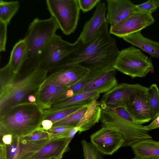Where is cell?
<instances>
[{
  "mask_svg": "<svg viewBox=\"0 0 159 159\" xmlns=\"http://www.w3.org/2000/svg\"><path fill=\"white\" fill-rule=\"evenodd\" d=\"M0 137L7 134L23 138L40 128L44 111L28 102L14 105L0 113Z\"/></svg>",
  "mask_w": 159,
  "mask_h": 159,
  "instance_id": "obj_1",
  "label": "cell"
},
{
  "mask_svg": "<svg viewBox=\"0 0 159 159\" xmlns=\"http://www.w3.org/2000/svg\"><path fill=\"white\" fill-rule=\"evenodd\" d=\"M59 29L52 16L44 20L36 18L30 24L24 38L27 46V54L21 71L26 72L38 67L40 56Z\"/></svg>",
  "mask_w": 159,
  "mask_h": 159,
  "instance_id": "obj_2",
  "label": "cell"
},
{
  "mask_svg": "<svg viewBox=\"0 0 159 159\" xmlns=\"http://www.w3.org/2000/svg\"><path fill=\"white\" fill-rule=\"evenodd\" d=\"M48 73L37 67L23 73L22 78H16L7 90L0 93V113L14 105L27 102L30 95L36 96Z\"/></svg>",
  "mask_w": 159,
  "mask_h": 159,
  "instance_id": "obj_3",
  "label": "cell"
},
{
  "mask_svg": "<svg viewBox=\"0 0 159 159\" xmlns=\"http://www.w3.org/2000/svg\"><path fill=\"white\" fill-rule=\"evenodd\" d=\"M83 45L78 39L71 43L55 34L40 56L38 67L48 73L62 69Z\"/></svg>",
  "mask_w": 159,
  "mask_h": 159,
  "instance_id": "obj_4",
  "label": "cell"
},
{
  "mask_svg": "<svg viewBox=\"0 0 159 159\" xmlns=\"http://www.w3.org/2000/svg\"><path fill=\"white\" fill-rule=\"evenodd\" d=\"M101 107L100 121L102 126L114 129L121 134L124 141L122 147H131L141 140L152 138L145 126L125 119L108 108Z\"/></svg>",
  "mask_w": 159,
  "mask_h": 159,
  "instance_id": "obj_5",
  "label": "cell"
},
{
  "mask_svg": "<svg viewBox=\"0 0 159 159\" xmlns=\"http://www.w3.org/2000/svg\"><path fill=\"white\" fill-rule=\"evenodd\" d=\"M114 68L133 78L144 77L148 73L154 72L151 59L133 46L120 51Z\"/></svg>",
  "mask_w": 159,
  "mask_h": 159,
  "instance_id": "obj_6",
  "label": "cell"
},
{
  "mask_svg": "<svg viewBox=\"0 0 159 159\" xmlns=\"http://www.w3.org/2000/svg\"><path fill=\"white\" fill-rule=\"evenodd\" d=\"M47 9L59 28L66 35L74 33L79 21L80 11L78 0H47Z\"/></svg>",
  "mask_w": 159,
  "mask_h": 159,
  "instance_id": "obj_7",
  "label": "cell"
},
{
  "mask_svg": "<svg viewBox=\"0 0 159 159\" xmlns=\"http://www.w3.org/2000/svg\"><path fill=\"white\" fill-rule=\"evenodd\" d=\"M108 24L107 18L95 38L88 43L83 44L68 60L63 68L81 65L93 58L115 40L108 31Z\"/></svg>",
  "mask_w": 159,
  "mask_h": 159,
  "instance_id": "obj_8",
  "label": "cell"
},
{
  "mask_svg": "<svg viewBox=\"0 0 159 159\" xmlns=\"http://www.w3.org/2000/svg\"><path fill=\"white\" fill-rule=\"evenodd\" d=\"M155 20L152 14L146 11L138 10L124 20L110 27V34L120 38L141 31L152 25Z\"/></svg>",
  "mask_w": 159,
  "mask_h": 159,
  "instance_id": "obj_9",
  "label": "cell"
},
{
  "mask_svg": "<svg viewBox=\"0 0 159 159\" xmlns=\"http://www.w3.org/2000/svg\"><path fill=\"white\" fill-rule=\"evenodd\" d=\"M91 143L102 154L111 155L124 143V139L117 131L108 127L102 126L90 136Z\"/></svg>",
  "mask_w": 159,
  "mask_h": 159,
  "instance_id": "obj_10",
  "label": "cell"
},
{
  "mask_svg": "<svg viewBox=\"0 0 159 159\" xmlns=\"http://www.w3.org/2000/svg\"><path fill=\"white\" fill-rule=\"evenodd\" d=\"M89 71L88 69L80 65L59 69L51 73L40 88L49 84L69 88L85 77Z\"/></svg>",
  "mask_w": 159,
  "mask_h": 159,
  "instance_id": "obj_11",
  "label": "cell"
},
{
  "mask_svg": "<svg viewBox=\"0 0 159 159\" xmlns=\"http://www.w3.org/2000/svg\"><path fill=\"white\" fill-rule=\"evenodd\" d=\"M148 88L139 84H118L103 95L100 101L101 106L111 109L120 107H125V102L131 94L136 92L146 90Z\"/></svg>",
  "mask_w": 159,
  "mask_h": 159,
  "instance_id": "obj_12",
  "label": "cell"
},
{
  "mask_svg": "<svg viewBox=\"0 0 159 159\" xmlns=\"http://www.w3.org/2000/svg\"><path fill=\"white\" fill-rule=\"evenodd\" d=\"M147 89L132 94L125 103V107L131 116L133 122L139 125L151 120Z\"/></svg>",
  "mask_w": 159,
  "mask_h": 159,
  "instance_id": "obj_13",
  "label": "cell"
},
{
  "mask_svg": "<svg viewBox=\"0 0 159 159\" xmlns=\"http://www.w3.org/2000/svg\"><path fill=\"white\" fill-rule=\"evenodd\" d=\"M52 139L31 141L13 137L11 144L6 145L7 159H28Z\"/></svg>",
  "mask_w": 159,
  "mask_h": 159,
  "instance_id": "obj_14",
  "label": "cell"
},
{
  "mask_svg": "<svg viewBox=\"0 0 159 159\" xmlns=\"http://www.w3.org/2000/svg\"><path fill=\"white\" fill-rule=\"evenodd\" d=\"M107 9L104 2L101 1L97 5L93 16L85 23L78 38L83 44L88 43L95 38L107 19Z\"/></svg>",
  "mask_w": 159,
  "mask_h": 159,
  "instance_id": "obj_15",
  "label": "cell"
},
{
  "mask_svg": "<svg viewBox=\"0 0 159 159\" xmlns=\"http://www.w3.org/2000/svg\"><path fill=\"white\" fill-rule=\"evenodd\" d=\"M106 18L110 27L121 21L138 10L136 5L129 0H107Z\"/></svg>",
  "mask_w": 159,
  "mask_h": 159,
  "instance_id": "obj_16",
  "label": "cell"
},
{
  "mask_svg": "<svg viewBox=\"0 0 159 159\" xmlns=\"http://www.w3.org/2000/svg\"><path fill=\"white\" fill-rule=\"evenodd\" d=\"M68 138L52 139L28 159H51L70 148Z\"/></svg>",
  "mask_w": 159,
  "mask_h": 159,
  "instance_id": "obj_17",
  "label": "cell"
},
{
  "mask_svg": "<svg viewBox=\"0 0 159 159\" xmlns=\"http://www.w3.org/2000/svg\"><path fill=\"white\" fill-rule=\"evenodd\" d=\"M116 70L112 69L97 78L88 84L81 93L94 91L100 94L109 92L118 84L115 76Z\"/></svg>",
  "mask_w": 159,
  "mask_h": 159,
  "instance_id": "obj_18",
  "label": "cell"
},
{
  "mask_svg": "<svg viewBox=\"0 0 159 159\" xmlns=\"http://www.w3.org/2000/svg\"><path fill=\"white\" fill-rule=\"evenodd\" d=\"M68 88L54 84L41 87L36 94L35 103L43 110L49 109L54 101Z\"/></svg>",
  "mask_w": 159,
  "mask_h": 159,
  "instance_id": "obj_19",
  "label": "cell"
},
{
  "mask_svg": "<svg viewBox=\"0 0 159 159\" xmlns=\"http://www.w3.org/2000/svg\"><path fill=\"white\" fill-rule=\"evenodd\" d=\"M122 38L148 53L151 57L159 58V42L144 37L140 31L125 36Z\"/></svg>",
  "mask_w": 159,
  "mask_h": 159,
  "instance_id": "obj_20",
  "label": "cell"
},
{
  "mask_svg": "<svg viewBox=\"0 0 159 159\" xmlns=\"http://www.w3.org/2000/svg\"><path fill=\"white\" fill-rule=\"evenodd\" d=\"M101 102L93 100L87 105V111L81 120L75 126L79 134L86 131L99 122L101 117Z\"/></svg>",
  "mask_w": 159,
  "mask_h": 159,
  "instance_id": "obj_21",
  "label": "cell"
},
{
  "mask_svg": "<svg viewBox=\"0 0 159 159\" xmlns=\"http://www.w3.org/2000/svg\"><path fill=\"white\" fill-rule=\"evenodd\" d=\"M27 46L24 38L20 39L14 45L10 54L8 63L14 72L18 74L26 60Z\"/></svg>",
  "mask_w": 159,
  "mask_h": 159,
  "instance_id": "obj_22",
  "label": "cell"
},
{
  "mask_svg": "<svg viewBox=\"0 0 159 159\" xmlns=\"http://www.w3.org/2000/svg\"><path fill=\"white\" fill-rule=\"evenodd\" d=\"M100 96V94L97 92H81L65 101L52 105L49 109L44 110L51 111L68 107L82 104H87L93 100H97Z\"/></svg>",
  "mask_w": 159,
  "mask_h": 159,
  "instance_id": "obj_23",
  "label": "cell"
},
{
  "mask_svg": "<svg viewBox=\"0 0 159 159\" xmlns=\"http://www.w3.org/2000/svg\"><path fill=\"white\" fill-rule=\"evenodd\" d=\"M135 157L139 159L159 156V142L151 139L141 140L131 147Z\"/></svg>",
  "mask_w": 159,
  "mask_h": 159,
  "instance_id": "obj_24",
  "label": "cell"
},
{
  "mask_svg": "<svg viewBox=\"0 0 159 159\" xmlns=\"http://www.w3.org/2000/svg\"><path fill=\"white\" fill-rule=\"evenodd\" d=\"M88 104H82L68 107L51 111L43 110V120H49L54 123L64 118L73 112L84 107Z\"/></svg>",
  "mask_w": 159,
  "mask_h": 159,
  "instance_id": "obj_25",
  "label": "cell"
},
{
  "mask_svg": "<svg viewBox=\"0 0 159 159\" xmlns=\"http://www.w3.org/2000/svg\"><path fill=\"white\" fill-rule=\"evenodd\" d=\"M147 96L151 120L159 115V89L156 84L148 88Z\"/></svg>",
  "mask_w": 159,
  "mask_h": 159,
  "instance_id": "obj_26",
  "label": "cell"
},
{
  "mask_svg": "<svg viewBox=\"0 0 159 159\" xmlns=\"http://www.w3.org/2000/svg\"><path fill=\"white\" fill-rule=\"evenodd\" d=\"M20 2L18 1L6 2L0 0V21L8 24L18 11Z\"/></svg>",
  "mask_w": 159,
  "mask_h": 159,
  "instance_id": "obj_27",
  "label": "cell"
},
{
  "mask_svg": "<svg viewBox=\"0 0 159 159\" xmlns=\"http://www.w3.org/2000/svg\"><path fill=\"white\" fill-rule=\"evenodd\" d=\"M108 71L91 70L85 77L73 86L68 88L66 91L70 97L80 93L89 83Z\"/></svg>",
  "mask_w": 159,
  "mask_h": 159,
  "instance_id": "obj_28",
  "label": "cell"
},
{
  "mask_svg": "<svg viewBox=\"0 0 159 159\" xmlns=\"http://www.w3.org/2000/svg\"><path fill=\"white\" fill-rule=\"evenodd\" d=\"M8 63L0 70V93H2L11 85L17 77Z\"/></svg>",
  "mask_w": 159,
  "mask_h": 159,
  "instance_id": "obj_29",
  "label": "cell"
},
{
  "mask_svg": "<svg viewBox=\"0 0 159 159\" xmlns=\"http://www.w3.org/2000/svg\"><path fill=\"white\" fill-rule=\"evenodd\" d=\"M88 104L85 106L73 112L64 118L54 123L52 127H75L85 115L87 110Z\"/></svg>",
  "mask_w": 159,
  "mask_h": 159,
  "instance_id": "obj_30",
  "label": "cell"
},
{
  "mask_svg": "<svg viewBox=\"0 0 159 159\" xmlns=\"http://www.w3.org/2000/svg\"><path fill=\"white\" fill-rule=\"evenodd\" d=\"M81 143L84 159H104L102 154L91 143L83 140Z\"/></svg>",
  "mask_w": 159,
  "mask_h": 159,
  "instance_id": "obj_31",
  "label": "cell"
},
{
  "mask_svg": "<svg viewBox=\"0 0 159 159\" xmlns=\"http://www.w3.org/2000/svg\"><path fill=\"white\" fill-rule=\"evenodd\" d=\"M74 127L71 126H54L47 131L51 139L68 138L69 132Z\"/></svg>",
  "mask_w": 159,
  "mask_h": 159,
  "instance_id": "obj_32",
  "label": "cell"
},
{
  "mask_svg": "<svg viewBox=\"0 0 159 159\" xmlns=\"http://www.w3.org/2000/svg\"><path fill=\"white\" fill-rule=\"evenodd\" d=\"M23 138L26 140L31 141L51 139L47 130L43 129L42 127Z\"/></svg>",
  "mask_w": 159,
  "mask_h": 159,
  "instance_id": "obj_33",
  "label": "cell"
},
{
  "mask_svg": "<svg viewBox=\"0 0 159 159\" xmlns=\"http://www.w3.org/2000/svg\"><path fill=\"white\" fill-rule=\"evenodd\" d=\"M136 7L138 10L152 14L159 8V0H149L143 3L136 5Z\"/></svg>",
  "mask_w": 159,
  "mask_h": 159,
  "instance_id": "obj_34",
  "label": "cell"
},
{
  "mask_svg": "<svg viewBox=\"0 0 159 159\" xmlns=\"http://www.w3.org/2000/svg\"><path fill=\"white\" fill-rule=\"evenodd\" d=\"M8 24L0 21V51H6Z\"/></svg>",
  "mask_w": 159,
  "mask_h": 159,
  "instance_id": "obj_35",
  "label": "cell"
},
{
  "mask_svg": "<svg viewBox=\"0 0 159 159\" xmlns=\"http://www.w3.org/2000/svg\"><path fill=\"white\" fill-rule=\"evenodd\" d=\"M101 1L100 0H78L80 9L83 12L91 10Z\"/></svg>",
  "mask_w": 159,
  "mask_h": 159,
  "instance_id": "obj_36",
  "label": "cell"
},
{
  "mask_svg": "<svg viewBox=\"0 0 159 159\" xmlns=\"http://www.w3.org/2000/svg\"><path fill=\"white\" fill-rule=\"evenodd\" d=\"M111 110L121 117L133 122L131 116L125 107H118Z\"/></svg>",
  "mask_w": 159,
  "mask_h": 159,
  "instance_id": "obj_37",
  "label": "cell"
},
{
  "mask_svg": "<svg viewBox=\"0 0 159 159\" xmlns=\"http://www.w3.org/2000/svg\"><path fill=\"white\" fill-rule=\"evenodd\" d=\"M13 137L10 134H5L0 137V143L6 145H10L13 142Z\"/></svg>",
  "mask_w": 159,
  "mask_h": 159,
  "instance_id": "obj_38",
  "label": "cell"
},
{
  "mask_svg": "<svg viewBox=\"0 0 159 159\" xmlns=\"http://www.w3.org/2000/svg\"><path fill=\"white\" fill-rule=\"evenodd\" d=\"M149 131L159 127V115L148 125L145 126Z\"/></svg>",
  "mask_w": 159,
  "mask_h": 159,
  "instance_id": "obj_39",
  "label": "cell"
},
{
  "mask_svg": "<svg viewBox=\"0 0 159 159\" xmlns=\"http://www.w3.org/2000/svg\"><path fill=\"white\" fill-rule=\"evenodd\" d=\"M53 123L51 120L48 119L43 120L41 123V126L46 130L50 129L53 126Z\"/></svg>",
  "mask_w": 159,
  "mask_h": 159,
  "instance_id": "obj_40",
  "label": "cell"
},
{
  "mask_svg": "<svg viewBox=\"0 0 159 159\" xmlns=\"http://www.w3.org/2000/svg\"><path fill=\"white\" fill-rule=\"evenodd\" d=\"M0 159H7L6 145L0 143Z\"/></svg>",
  "mask_w": 159,
  "mask_h": 159,
  "instance_id": "obj_41",
  "label": "cell"
},
{
  "mask_svg": "<svg viewBox=\"0 0 159 159\" xmlns=\"http://www.w3.org/2000/svg\"><path fill=\"white\" fill-rule=\"evenodd\" d=\"M36 100V97L34 94H31L29 96L27 99V102L31 103H35Z\"/></svg>",
  "mask_w": 159,
  "mask_h": 159,
  "instance_id": "obj_42",
  "label": "cell"
},
{
  "mask_svg": "<svg viewBox=\"0 0 159 159\" xmlns=\"http://www.w3.org/2000/svg\"><path fill=\"white\" fill-rule=\"evenodd\" d=\"M64 152H63L61 153L60 154L57 156L52 158L51 159H61L63 155L64 154Z\"/></svg>",
  "mask_w": 159,
  "mask_h": 159,
  "instance_id": "obj_43",
  "label": "cell"
},
{
  "mask_svg": "<svg viewBox=\"0 0 159 159\" xmlns=\"http://www.w3.org/2000/svg\"><path fill=\"white\" fill-rule=\"evenodd\" d=\"M143 159H159V156L150 157Z\"/></svg>",
  "mask_w": 159,
  "mask_h": 159,
  "instance_id": "obj_44",
  "label": "cell"
},
{
  "mask_svg": "<svg viewBox=\"0 0 159 159\" xmlns=\"http://www.w3.org/2000/svg\"><path fill=\"white\" fill-rule=\"evenodd\" d=\"M138 159V158H137L136 157H134V158H132V159Z\"/></svg>",
  "mask_w": 159,
  "mask_h": 159,
  "instance_id": "obj_45",
  "label": "cell"
}]
</instances>
